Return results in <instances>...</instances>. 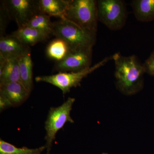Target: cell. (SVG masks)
Listing matches in <instances>:
<instances>
[{
	"label": "cell",
	"instance_id": "cell-16",
	"mask_svg": "<svg viewBox=\"0 0 154 154\" xmlns=\"http://www.w3.org/2000/svg\"><path fill=\"white\" fill-rule=\"evenodd\" d=\"M66 41L62 38L56 37L48 45L46 53L48 57L59 62L63 60L71 51Z\"/></svg>",
	"mask_w": 154,
	"mask_h": 154
},
{
	"label": "cell",
	"instance_id": "cell-21",
	"mask_svg": "<svg viewBox=\"0 0 154 154\" xmlns=\"http://www.w3.org/2000/svg\"><path fill=\"white\" fill-rule=\"evenodd\" d=\"M12 107L10 102L5 98L0 97V109L1 111L5 110L8 107Z\"/></svg>",
	"mask_w": 154,
	"mask_h": 154
},
{
	"label": "cell",
	"instance_id": "cell-9",
	"mask_svg": "<svg viewBox=\"0 0 154 154\" xmlns=\"http://www.w3.org/2000/svg\"><path fill=\"white\" fill-rule=\"evenodd\" d=\"M30 94L21 83L14 82L0 85V97L8 100L13 107L22 105Z\"/></svg>",
	"mask_w": 154,
	"mask_h": 154
},
{
	"label": "cell",
	"instance_id": "cell-20",
	"mask_svg": "<svg viewBox=\"0 0 154 154\" xmlns=\"http://www.w3.org/2000/svg\"><path fill=\"white\" fill-rule=\"evenodd\" d=\"M143 65L146 73L154 77V50Z\"/></svg>",
	"mask_w": 154,
	"mask_h": 154
},
{
	"label": "cell",
	"instance_id": "cell-18",
	"mask_svg": "<svg viewBox=\"0 0 154 154\" xmlns=\"http://www.w3.org/2000/svg\"><path fill=\"white\" fill-rule=\"evenodd\" d=\"M46 149L45 146L36 149L26 147L18 148L14 145L0 140V154H41Z\"/></svg>",
	"mask_w": 154,
	"mask_h": 154
},
{
	"label": "cell",
	"instance_id": "cell-19",
	"mask_svg": "<svg viewBox=\"0 0 154 154\" xmlns=\"http://www.w3.org/2000/svg\"><path fill=\"white\" fill-rule=\"evenodd\" d=\"M10 17L5 7L2 2V5H1V21H0V36L1 37L5 36V30L7 22Z\"/></svg>",
	"mask_w": 154,
	"mask_h": 154
},
{
	"label": "cell",
	"instance_id": "cell-7",
	"mask_svg": "<svg viewBox=\"0 0 154 154\" xmlns=\"http://www.w3.org/2000/svg\"><path fill=\"white\" fill-rule=\"evenodd\" d=\"M2 3L10 19L16 22L18 28L25 26L34 16L40 13L38 1L7 0Z\"/></svg>",
	"mask_w": 154,
	"mask_h": 154
},
{
	"label": "cell",
	"instance_id": "cell-17",
	"mask_svg": "<svg viewBox=\"0 0 154 154\" xmlns=\"http://www.w3.org/2000/svg\"><path fill=\"white\" fill-rule=\"evenodd\" d=\"M50 17L39 13L34 16L25 26L36 29L50 36L52 35L53 28V22L51 20Z\"/></svg>",
	"mask_w": 154,
	"mask_h": 154
},
{
	"label": "cell",
	"instance_id": "cell-2",
	"mask_svg": "<svg viewBox=\"0 0 154 154\" xmlns=\"http://www.w3.org/2000/svg\"><path fill=\"white\" fill-rule=\"evenodd\" d=\"M53 35L66 41L72 50L93 48L96 41V34L83 29L65 18L53 22Z\"/></svg>",
	"mask_w": 154,
	"mask_h": 154
},
{
	"label": "cell",
	"instance_id": "cell-11",
	"mask_svg": "<svg viewBox=\"0 0 154 154\" xmlns=\"http://www.w3.org/2000/svg\"><path fill=\"white\" fill-rule=\"evenodd\" d=\"M14 82L21 83L18 58L0 57V85Z\"/></svg>",
	"mask_w": 154,
	"mask_h": 154
},
{
	"label": "cell",
	"instance_id": "cell-12",
	"mask_svg": "<svg viewBox=\"0 0 154 154\" xmlns=\"http://www.w3.org/2000/svg\"><path fill=\"white\" fill-rule=\"evenodd\" d=\"M12 36L16 37L23 44L30 47L47 40L49 36L41 31L28 26L18 28Z\"/></svg>",
	"mask_w": 154,
	"mask_h": 154
},
{
	"label": "cell",
	"instance_id": "cell-1",
	"mask_svg": "<svg viewBox=\"0 0 154 154\" xmlns=\"http://www.w3.org/2000/svg\"><path fill=\"white\" fill-rule=\"evenodd\" d=\"M115 64V78L117 89L127 96L134 95L143 88L144 75L146 73L143 64L136 56H124L119 52L112 56Z\"/></svg>",
	"mask_w": 154,
	"mask_h": 154
},
{
	"label": "cell",
	"instance_id": "cell-4",
	"mask_svg": "<svg viewBox=\"0 0 154 154\" xmlns=\"http://www.w3.org/2000/svg\"><path fill=\"white\" fill-rule=\"evenodd\" d=\"M112 59V56L107 57L93 66L77 72H62L50 75L40 76L35 78L36 82L49 83L57 87L62 91L64 95L69 93L72 88L81 86L82 80L96 69L104 66Z\"/></svg>",
	"mask_w": 154,
	"mask_h": 154
},
{
	"label": "cell",
	"instance_id": "cell-3",
	"mask_svg": "<svg viewBox=\"0 0 154 154\" xmlns=\"http://www.w3.org/2000/svg\"><path fill=\"white\" fill-rule=\"evenodd\" d=\"M63 18L75 23L89 32L96 34L99 22L97 1L70 0Z\"/></svg>",
	"mask_w": 154,
	"mask_h": 154
},
{
	"label": "cell",
	"instance_id": "cell-5",
	"mask_svg": "<svg viewBox=\"0 0 154 154\" xmlns=\"http://www.w3.org/2000/svg\"><path fill=\"white\" fill-rule=\"evenodd\" d=\"M75 101L74 98L69 97L62 105L57 107L50 108L45 122L46 131L45 140L46 141L45 147L47 154H49L53 143L55 140L56 135L67 122L73 123L74 121L71 116V111Z\"/></svg>",
	"mask_w": 154,
	"mask_h": 154
},
{
	"label": "cell",
	"instance_id": "cell-13",
	"mask_svg": "<svg viewBox=\"0 0 154 154\" xmlns=\"http://www.w3.org/2000/svg\"><path fill=\"white\" fill-rule=\"evenodd\" d=\"M135 17L138 21H154V0H133L131 2Z\"/></svg>",
	"mask_w": 154,
	"mask_h": 154
},
{
	"label": "cell",
	"instance_id": "cell-15",
	"mask_svg": "<svg viewBox=\"0 0 154 154\" xmlns=\"http://www.w3.org/2000/svg\"><path fill=\"white\" fill-rule=\"evenodd\" d=\"M40 13L48 16L62 18L67 10L69 1L66 0H39Z\"/></svg>",
	"mask_w": 154,
	"mask_h": 154
},
{
	"label": "cell",
	"instance_id": "cell-22",
	"mask_svg": "<svg viewBox=\"0 0 154 154\" xmlns=\"http://www.w3.org/2000/svg\"><path fill=\"white\" fill-rule=\"evenodd\" d=\"M102 154H108L106 153H102Z\"/></svg>",
	"mask_w": 154,
	"mask_h": 154
},
{
	"label": "cell",
	"instance_id": "cell-14",
	"mask_svg": "<svg viewBox=\"0 0 154 154\" xmlns=\"http://www.w3.org/2000/svg\"><path fill=\"white\" fill-rule=\"evenodd\" d=\"M21 83L30 93L33 88V62L30 51L18 58Z\"/></svg>",
	"mask_w": 154,
	"mask_h": 154
},
{
	"label": "cell",
	"instance_id": "cell-8",
	"mask_svg": "<svg viewBox=\"0 0 154 154\" xmlns=\"http://www.w3.org/2000/svg\"><path fill=\"white\" fill-rule=\"evenodd\" d=\"M93 48L71 50L63 60L56 63V70L62 72H77L91 66Z\"/></svg>",
	"mask_w": 154,
	"mask_h": 154
},
{
	"label": "cell",
	"instance_id": "cell-6",
	"mask_svg": "<svg viewBox=\"0 0 154 154\" xmlns=\"http://www.w3.org/2000/svg\"><path fill=\"white\" fill-rule=\"evenodd\" d=\"M97 10L98 21L110 30H121L126 24L128 11L124 1L99 0Z\"/></svg>",
	"mask_w": 154,
	"mask_h": 154
},
{
	"label": "cell",
	"instance_id": "cell-10",
	"mask_svg": "<svg viewBox=\"0 0 154 154\" xmlns=\"http://www.w3.org/2000/svg\"><path fill=\"white\" fill-rule=\"evenodd\" d=\"M30 51V47L12 35L0 37V57L6 59L19 58Z\"/></svg>",
	"mask_w": 154,
	"mask_h": 154
}]
</instances>
